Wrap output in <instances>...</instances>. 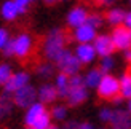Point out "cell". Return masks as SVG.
<instances>
[{"mask_svg": "<svg viewBox=\"0 0 131 129\" xmlns=\"http://www.w3.org/2000/svg\"><path fill=\"white\" fill-rule=\"evenodd\" d=\"M67 48V34L62 27H51L42 43V54L47 61L56 62Z\"/></svg>", "mask_w": 131, "mask_h": 129, "instance_id": "cell-1", "label": "cell"}, {"mask_svg": "<svg viewBox=\"0 0 131 129\" xmlns=\"http://www.w3.org/2000/svg\"><path fill=\"white\" fill-rule=\"evenodd\" d=\"M97 97L101 100H107L110 102L115 96L120 94V80L118 76H115L114 73H107L102 76L101 83L97 85V88L94 89Z\"/></svg>", "mask_w": 131, "mask_h": 129, "instance_id": "cell-2", "label": "cell"}, {"mask_svg": "<svg viewBox=\"0 0 131 129\" xmlns=\"http://www.w3.org/2000/svg\"><path fill=\"white\" fill-rule=\"evenodd\" d=\"M54 64H56L58 72H64L69 76L75 75V73H82V67H83L80 59L75 56L74 49H69V48L64 49V53L59 56V59H58Z\"/></svg>", "mask_w": 131, "mask_h": 129, "instance_id": "cell-3", "label": "cell"}, {"mask_svg": "<svg viewBox=\"0 0 131 129\" xmlns=\"http://www.w3.org/2000/svg\"><path fill=\"white\" fill-rule=\"evenodd\" d=\"M15 43V57L16 59H27L35 48V40L30 32H19L16 37H13Z\"/></svg>", "mask_w": 131, "mask_h": 129, "instance_id": "cell-4", "label": "cell"}, {"mask_svg": "<svg viewBox=\"0 0 131 129\" xmlns=\"http://www.w3.org/2000/svg\"><path fill=\"white\" fill-rule=\"evenodd\" d=\"M13 100L18 108H23L26 110L29 105H32L34 102L38 100V93H37V86H34L32 83L26 85L24 88L18 89V91L13 93Z\"/></svg>", "mask_w": 131, "mask_h": 129, "instance_id": "cell-5", "label": "cell"}, {"mask_svg": "<svg viewBox=\"0 0 131 129\" xmlns=\"http://www.w3.org/2000/svg\"><path fill=\"white\" fill-rule=\"evenodd\" d=\"M88 15H90V10L82 3L70 6L67 10V13H66V18H64L66 25L69 29H75V27H78V25H82L88 21Z\"/></svg>", "mask_w": 131, "mask_h": 129, "instance_id": "cell-6", "label": "cell"}, {"mask_svg": "<svg viewBox=\"0 0 131 129\" xmlns=\"http://www.w3.org/2000/svg\"><path fill=\"white\" fill-rule=\"evenodd\" d=\"M110 37L114 40V45L117 51H126L131 48V29H128L126 25H117V27H112L110 30Z\"/></svg>", "mask_w": 131, "mask_h": 129, "instance_id": "cell-7", "label": "cell"}, {"mask_svg": "<svg viewBox=\"0 0 131 129\" xmlns=\"http://www.w3.org/2000/svg\"><path fill=\"white\" fill-rule=\"evenodd\" d=\"M74 53L78 59H80V62L83 66H88V67L94 66L97 62V59H99L93 43H75Z\"/></svg>", "mask_w": 131, "mask_h": 129, "instance_id": "cell-8", "label": "cell"}, {"mask_svg": "<svg viewBox=\"0 0 131 129\" xmlns=\"http://www.w3.org/2000/svg\"><path fill=\"white\" fill-rule=\"evenodd\" d=\"M93 45H94V49L99 57H106V56H112L117 48L114 45V40L110 37V32H99L96 35V38L93 40Z\"/></svg>", "mask_w": 131, "mask_h": 129, "instance_id": "cell-9", "label": "cell"}, {"mask_svg": "<svg viewBox=\"0 0 131 129\" xmlns=\"http://www.w3.org/2000/svg\"><path fill=\"white\" fill-rule=\"evenodd\" d=\"M30 81H32L30 72H27V70H15V72H13V75L10 76V80L6 81V85L3 86V91L13 94L15 91L24 88L26 85H29Z\"/></svg>", "mask_w": 131, "mask_h": 129, "instance_id": "cell-10", "label": "cell"}, {"mask_svg": "<svg viewBox=\"0 0 131 129\" xmlns=\"http://www.w3.org/2000/svg\"><path fill=\"white\" fill-rule=\"evenodd\" d=\"M90 99V89L85 85H70L69 94L66 97V102H67L69 107H80L85 102Z\"/></svg>", "mask_w": 131, "mask_h": 129, "instance_id": "cell-11", "label": "cell"}, {"mask_svg": "<svg viewBox=\"0 0 131 129\" xmlns=\"http://www.w3.org/2000/svg\"><path fill=\"white\" fill-rule=\"evenodd\" d=\"M99 34L96 27H93L91 24L85 22L82 25H78V27L72 29V40L75 43H93V40L96 38V35Z\"/></svg>", "mask_w": 131, "mask_h": 129, "instance_id": "cell-12", "label": "cell"}, {"mask_svg": "<svg viewBox=\"0 0 131 129\" xmlns=\"http://www.w3.org/2000/svg\"><path fill=\"white\" fill-rule=\"evenodd\" d=\"M37 93L38 100L43 102L45 105H53L59 99V93H58V88L54 86L53 81H42L40 86H37Z\"/></svg>", "mask_w": 131, "mask_h": 129, "instance_id": "cell-13", "label": "cell"}, {"mask_svg": "<svg viewBox=\"0 0 131 129\" xmlns=\"http://www.w3.org/2000/svg\"><path fill=\"white\" fill-rule=\"evenodd\" d=\"M110 129H131V112L125 107H114V115L109 123Z\"/></svg>", "mask_w": 131, "mask_h": 129, "instance_id": "cell-14", "label": "cell"}, {"mask_svg": "<svg viewBox=\"0 0 131 129\" xmlns=\"http://www.w3.org/2000/svg\"><path fill=\"white\" fill-rule=\"evenodd\" d=\"M47 110H48V105H45L43 102H40V100H37L32 105H29L24 110V115H23L24 126H32V124L35 123V120L40 117L43 112H47Z\"/></svg>", "mask_w": 131, "mask_h": 129, "instance_id": "cell-15", "label": "cell"}, {"mask_svg": "<svg viewBox=\"0 0 131 129\" xmlns=\"http://www.w3.org/2000/svg\"><path fill=\"white\" fill-rule=\"evenodd\" d=\"M56 64L54 62H51V61H42V62H38L37 66H35V76L37 78H40L42 81H51L53 80V76L56 75Z\"/></svg>", "mask_w": 131, "mask_h": 129, "instance_id": "cell-16", "label": "cell"}, {"mask_svg": "<svg viewBox=\"0 0 131 129\" xmlns=\"http://www.w3.org/2000/svg\"><path fill=\"white\" fill-rule=\"evenodd\" d=\"M15 108H16V104L13 100V94L6 91L0 93V121L8 120L15 112Z\"/></svg>", "mask_w": 131, "mask_h": 129, "instance_id": "cell-17", "label": "cell"}, {"mask_svg": "<svg viewBox=\"0 0 131 129\" xmlns=\"http://www.w3.org/2000/svg\"><path fill=\"white\" fill-rule=\"evenodd\" d=\"M102 76H104V73L101 72L99 67H97V66H91V67H88L86 72L83 73V83H85V86L91 91V89L97 88V85H99L101 80H102Z\"/></svg>", "mask_w": 131, "mask_h": 129, "instance_id": "cell-18", "label": "cell"}, {"mask_svg": "<svg viewBox=\"0 0 131 129\" xmlns=\"http://www.w3.org/2000/svg\"><path fill=\"white\" fill-rule=\"evenodd\" d=\"M125 13L126 10L122 8V6H109V10L106 11V22L110 27H117V25H122L125 21Z\"/></svg>", "mask_w": 131, "mask_h": 129, "instance_id": "cell-19", "label": "cell"}, {"mask_svg": "<svg viewBox=\"0 0 131 129\" xmlns=\"http://www.w3.org/2000/svg\"><path fill=\"white\" fill-rule=\"evenodd\" d=\"M53 83L58 88V93H59V99L66 100L70 89V76L64 72H56V75L53 76Z\"/></svg>", "mask_w": 131, "mask_h": 129, "instance_id": "cell-20", "label": "cell"}, {"mask_svg": "<svg viewBox=\"0 0 131 129\" xmlns=\"http://www.w3.org/2000/svg\"><path fill=\"white\" fill-rule=\"evenodd\" d=\"M19 16V13L16 10L15 0H3L0 3V18L6 22H13L16 21V18Z\"/></svg>", "mask_w": 131, "mask_h": 129, "instance_id": "cell-21", "label": "cell"}, {"mask_svg": "<svg viewBox=\"0 0 131 129\" xmlns=\"http://www.w3.org/2000/svg\"><path fill=\"white\" fill-rule=\"evenodd\" d=\"M50 113L53 117L54 123H59L62 124L64 121L69 120V115H70V107L67 104H53L50 108Z\"/></svg>", "mask_w": 131, "mask_h": 129, "instance_id": "cell-22", "label": "cell"}, {"mask_svg": "<svg viewBox=\"0 0 131 129\" xmlns=\"http://www.w3.org/2000/svg\"><path fill=\"white\" fill-rule=\"evenodd\" d=\"M120 80V94L126 100L131 99V72H123L118 76Z\"/></svg>", "mask_w": 131, "mask_h": 129, "instance_id": "cell-23", "label": "cell"}, {"mask_svg": "<svg viewBox=\"0 0 131 129\" xmlns=\"http://www.w3.org/2000/svg\"><path fill=\"white\" fill-rule=\"evenodd\" d=\"M97 67L101 69V72L104 75L114 73V70L117 69V61H115L114 54L112 56H106V57H99V61H97Z\"/></svg>", "mask_w": 131, "mask_h": 129, "instance_id": "cell-24", "label": "cell"}, {"mask_svg": "<svg viewBox=\"0 0 131 129\" xmlns=\"http://www.w3.org/2000/svg\"><path fill=\"white\" fill-rule=\"evenodd\" d=\"M54 121H53V117H51V113H50V108L47 112H43L40 117H38L37 120H35V123L32 124L35 129H48L51 124H53Z\"/></svg>", "mask_w": 131, "mask_h": 129, "instance_id": "cell-25", "label": "cell"}, {"mask_svg": "<svg viewBox=\"0 0 131 129\" xmlns=\"http://www.w3.org/2000/svg\"><path fill=\"white\" fill-rule=\"evenodd\" d=\"M13 66L10 62H0V88H3L6 85V81L10 80V76L13 75Z\"/></svg>", "mask_w": 131, "mask_h": 129, "instance_id": "cell-26", "label": "cell"}, {"mask_svg": "<svg viewBox=\"0 0 131 129\" xmlns=\"http://www.w3.org/2000/svg\"><path fill=\"white\" fill-rule=\"evenodd\" d=\"M88 24H91L93 27H96L97 30H99L104 24H106V16L102 15V13L99 11H90V15H88Z\"/></svg>", "mask_w": 131, "mask_h": 129, "instance_id": "cell-27", "label": "cell"}, {"mask_svg": "<svg viewBox=\"0 0 131 129\" xmlns=\"http://www.w3.org/2000/svg\"><path fill=\"white\" fill-rule=\"evenodd\" d=\"M112 115H114V107L102 105V107H99V110H97V120H99V123H102V124H109L110 120H112Z\"/></svg>", "mask_w": 131, "mask_h": 129, "instance_id": "cell-28", "label": "cell"}, {"mask_svg": "<svg viewBox=\"0 0 131 129\" xmlns=\"http://www.w3.org/2000/svg\"><path fill=\"white\" fill-rule=\"evenodd\" d=\"M30 3H32V0H15V5H16V10L19 13V16H23L29 11Z\"/></svg>", "mask_w": 131, "mask_h": 129, "instance_id": "cell-29", "label": "cell"}, {"mask_svg": "<svg viewBox=\"0 0 131 129\" xmlns=\"http://www.w3.org/2000/svg\"><path fill=\"white\" fill-rule=\"evenodd\" d=\"M11 38L13 37L10 35V30L6 29V27H3V25H0V51L5 48V45L8 43Z\"/></svg>", "mask_w": 131, "mask_h": 129, "instance_id": "cell-30", "label": "cell"}, {"mask_svg": "<svg viewBox=\"0 0 131 129\" xmlns=\"http://www.w3.org/2000/svg\"><path fill=\"white\" fill-rule=\"evenodd\" d=\"M0 53L3 54L5 59H10V57H15V43H13V38L5 45V48L0 51Z\"/></svg>", "mask_w": 131, "mask_h": 129, "instance_id": "cell-31", "label": "cell"}, {"mask_svg": "<svg viewBox=\"0 0 131 129\" xmlns=\"http://www.w3.org/2000/svg\"><path fill=\"white\" fill-rule=\"evenodd\" d=\"M62 129H80V121L78 120H74V118H69L67 121H64L61 124Z\"/></svg>", "mask_w": 131, "mask_h": 129, "instance_id": "cell-32", "label": "cell"}, {"mask_svg": "<svg viewBox=\"0 0 131 129\" xmlns=\"http://www.w3.org/2000/svg\"><path fill=\"white\" fill-rule=\"evenodd\" d=\"M110 102H112V104H114L115 107H122L123 104H126V99L123 97L122 94H118V96H115V97H114L112 100H110Z\"/></svg>", "mask_w": 131, "mask_h": 129, "instance_id": "cell-33", "label": "cell"}, {"mask_svg": "<svg viewBox=\"0 0 131 129\" xmlns=\"http://www.w3.org/2000/svg\"><path fill=\"white\" fill-rule=\"evenodd\" d=\"M123 25H126L128 29H131V8L126 10V13H125V21H123Z\"/></svg>", "mask_w": 131, "mask_h": 129, "instance_id": "cell-34", "label": "cell"}, {"mask_svg": "<svg viewBox=\"0 0 131 129\" xmlns=\"http://www.w3.org/2000/svg\"><path fill=\"white\" fill-rule=\"evenodd\" d=\"M80 129H96V126L91 121H80Z\"/></svg>", "mask_w": 131, "mask_h": 129, "instance_id": "cell-35", "label": "cell"}, {"mask_svg": "<svg viewBox=\"0 0 131 129\" xmlns=\"http://www.w3.org/2000/svg\"><path fill=\"white\" fill-rule=\"evenodd\" d=\"M42 2L45 5H48V6H53L56 3H64V2H69V0H42Z\"/></svg>", "mask_w": 131, "mask_h": 129, "instance_id": "cell-36", "label": "cell"}, {"mask_svg": "<svg viewBox=\"0 0 131 129\" xmlns=\"http://www.w3.org/2000/svg\"><path fill=\"white\" fill-rule=\"evenodd\" d=\"M123 59H125L126 64H131V48L126 49V51H123Z\"/></svg>", "mask_w": 131, "mask_h": 129, "instance_id": "cell-37", "label": "cell"}, {"mask_svg": "<svg viewBox=\"0 0 131 129\" xmlns=\"http://www.w3.org/2000/svg\"><path fill=\"white\" fill-rule=\"evenodd\" d=\"M117 0H97V3L99 5H104V6H112Z\"/></svg>", "mask_w": 131, "mask_h": 129, "instance_id": "cell-38", "label": "cell"}, {"mask_svg": "<svg viewBox=\"0 0 131 129\" xmlns=\"http://www.w3.org/2000/svg\"><path fill=\"white\" fill-rule=\"evenodd\" d=\"M48 129H62V127H61V124H59V123H53Z\"/></svg>", "mask_w": 131, "mask_h": 129, "instance_id": "cell-39", "label": "cell"}, {"mask_svg": "<svg viewBox=\"0 0 131 129\" xmlns=\"http://www.w3.org/2000/svg\"><path fill=\"white\" fill-rule=\"evenodd\" d=\"M126 108L131 112V99H128V100H126Z\"/></svg>", "mask_w": 131, "mask_h": 129, "instance_id": "cell-40", "label": "cell"}, {"mask_svg": "<svg viewBox=\"0 0 131 129\" xmlns=\"http://www.w3.org/2000/svg\"><path fill=\"white\" fill-rule=\"evenodd\" d=\"M24 129H35V127H34V126H26Z\"/></svg>", "mask_w": 131, "mask_h": 129, "instance_id": "cell-41", "label": "cell"}, {"mask_svg": "<svg viewBox=\"0 0 131 129\" xmlns=\"http://www.w3.org/2000/svg\"><path fill=\"white\" fill-rule=\"evenodd\" d=\"M96 129H110V127H106V124H104L102 127H96Z\"/></svg>", "mask_w": 131, "mask_h": 129, "instance_id": "cell-42", "label": "cell"}, {"mask_svg": "<svg viewBox=\"0 0 131 129\" xmlns=\"http://www.w3.org/2000/svg\"><path fill=\"white\" fill-rule=\"evenodd\" d=\"M128 2H129V6H131V0H128Z\"/></svg>", "mask_w": 131, "mask_h": 129, "instance_id": "cell-43", "label": "cell"}, {"mask_svg": "<svg viewBox=\"0 0 131 129\" xmlns=\"http://www.w3.org/2000/svg\"><path fill=\"white\" fill-rule=\"evenodd\" d=\"M32 2H35V0H32Z\"/></svg>", "mask_w": 131, "mask_h": 129, "instance_id": "cell-44", "label": "cell"}]
</instances>
